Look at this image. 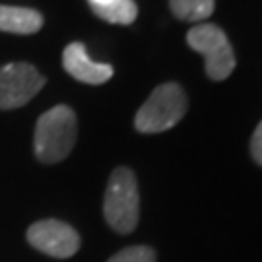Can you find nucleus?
Listing matches in <instances>:
<instances>
[{"mask_svg":"<svg viewBox=\"0 0 262 262\" xmlns=\"http://www.w3.org/2000/svg\"><path fill=\"white\" fill-rule=\"evenodd\" d=\"M78 138V119L68 105H56L39 117L33 148L41 163H58L70 156Z\"/></svg>","mask_w":262,"mask_h":262,"instance_id":"nucleus-1","label":"nucleus"},{"mask_svg":"<svg viewBox=\"0 0 262 262\" xmlns=\"http://www.w3.org/2000/svg\"><path fill=\"white\" fill-rule=\"evenodd\" d=\"M103 214L117 233L128 235L136 229L140 220V194L132 169L117 167L111 173L105 190Z\"/></svg>","mask_w":262,"mask_h":262,"instance_id":"nucleus-2","label":"nucleus"},{"mask_svg":"<svg viewBox=\"0 0 262 262\" xmlns=\"http://www.w3.org/2000/svg\"><path fill=\"white\" fill-rule=\"evenodd\" d=\"M187 109L188 101L183 88L175 82H167L158 85L146 99V103L138 109L134 126L142 134H158L169 130L179 124Z\"/></svg>","mask_w":262,"mask_h":262,"instance_id":"nucleus-3","label":"nucleus"},{"mask_svg":"<svg viewBox=\"0 0 262 262\" xmlns=\"http://www.w3.org/2000/svg\"><path fill=\"white\" fill-rule=\"evenodd\" d=\"M187 45L204 56L206 74L214 82L229 78L235 68V53L222 28L215 24H200L187 33Z\"/></svg>","mask_w":262,"mask_h":262,"instance_id":"nucleus-4","label":"nucleus"},{"mask_svg":"<svg viewBox=\"0 0 262 262\" xmlns=\"http://www.w3.org/2000/svg\"><path fill=\"white\" fill-rule=\"evenodd\" d=\"M45 78L28 62H10L0 68V109L10 111L29 103L43 90Z\"/></svg>","mask_w":262,"mask_h":262,"instance_id":"nucleus-5","label":"nucleus"},{"mask_svg":"<svg viewBox=\"0 0 262 262\" xmlns=\"http://www.w3.org/2000/svg\"><path fill=\"white\" fill-rule=\"evenodd\" d=\"M28 241L33 249L53 258H70L80 249V235L60 220H41L29 225Z\"/></svg>","mask_w":262,"mask_h":262,"instance_id":"nucleus-6","label":"nucleus"},{"mask_svg":"<svg viewBox=\"0 0 262 262\" xmlns=\"http://www.w3.org/2000/svg\"><path fill=\"white\" fill-rule=\"evenodd\" d=\"M62 66L68 74L82 84L99 85L113 78V66L94 62L85 53L84 43L74 41L62 51Z\"/></svg>","mask_w":262,"mask_h":262,"instance_id":"nucleus-7","label":"nucleus"},{"mask_svg":"<svg viewBox=\"0 0 262 262\" xmlns=\"http://www.w3.org/2000/svg\"><path fill=\"white\" fill-rule=\"evenodd\" d=\"M45 18L35 8H21V6H2L0 4V31L31 35L43 28Z\"/></svg>","mask_w":262,"mask_h":262,"instance_id":"nucleus-8","label":"nucleus"},{"mask_svg":"<svg viewBox=\"0 0 262 262\" xmlns=\"http://www.w3.org/2000/svg\"><path fill=\"white\" fill-rule=\"evenodd\" d=\"M173 16L183 21H204L212 16L215 0H169Z\"/></svg>","mask_w":262,"mask_h":262,"instance_id":"nucleus-9","label":"nucleus"},{"mask_svg":"<svg viewBox=\"0 0 262 262\" xmlns=\"http://www.w3.org/2000/svg\"><path fill=\"white\" fill-rule=\"evenodd\" d=\"M92 12L97 18L105 19L109 24L128 26L138 16V6H136L134 0H113L107 6H94Z\"/></svg>","mask_w":262,"mask_h":262,"instance_id":"nucleus-10","label":"nucleus"},{"mask_svg":"<svg viewBox=\"0 0 262 262\" xmlns=\"http://www.w3.org/2000/svg\"><path fill=\"white\" fill-rule=\"evenodd\" d=\"M107 262H156V251L146 247V245L128 247V249H122L121 253L111 256Z\"/></svg>","mask_w":262,"mask_h":262,"instance_id":"nucleus-11","label":"nucleus"},{"mask_svg":"<svg viewBox=\"0 0 262 262\" xmlns=\"http://www.w3.org/2000/svg\"><path fill=\"white\" fill-rule=\"evenodd\" d=\"M251 154H253L254 161L262 165V121L258 122L256 130L253 134V140H251Z\"/></svg>","mask_w":262,"mask_h":262,"instance_id":"nucleus-12","label":"nucleus"},{"mask_svg":"<svg viewBox=\"0 0 262 262\" xmlns=\"http://www.w3.org/2000/svg\"><path fill=\"white\" fill-rule=\"evenodd\" d=\"M90 2V6L94 8V6H107V4H111L113 0H88Z\"/></svg>","mask_w":262,"mask_h":262,"instance_id":"nucleus-13","label":"nucleus"}]
</instances>
